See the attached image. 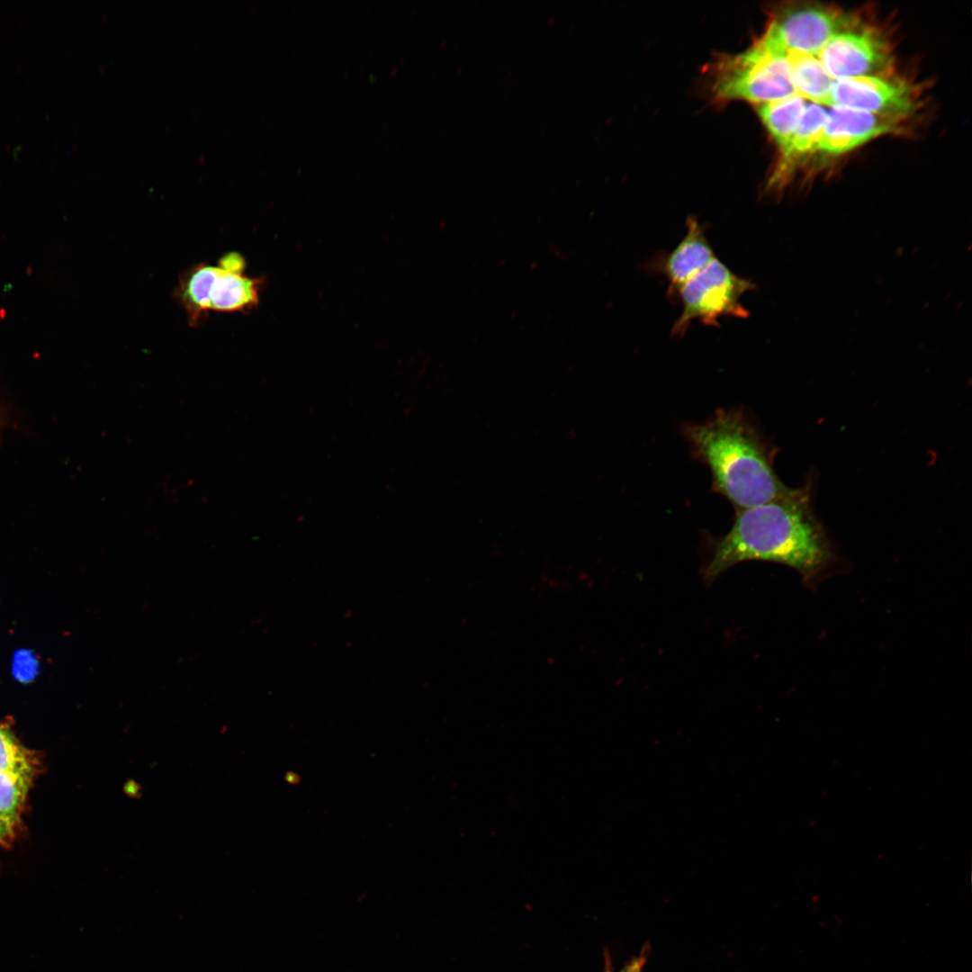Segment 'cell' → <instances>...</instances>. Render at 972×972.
<instances>
[{"label": "cell", "instance_id": "obj_2", "mask_svg": "<svg viewBox=\"0 0 972 972\" xmlns=\"http://www.w3.org/2000/svg\"><path fill=\"white\" fill-rule=\"evenodd\" d=\"M681 434L693 456L708 467L712 490L726 498L735 511L791 490L777 475L770 446L742 407L719 409L704 421L686 423Z\"/></svg>", "mask_w": 972, "mask_h": 972}, {"label": "cell", "instance_id": "obj_12", "mask_svg": "<svg viewBox=\"0 0 972 972\" xmlns=\"http://www.w3.org/2000/svg\"><path fill=\"white\" fill-rule=\"evenodd\" d=\"M790 79L795 92L810 103L825 105L834 79L816 56L788 51Z\"/></svg>", "mask_w": 972, "mask_h": 972}, {"label": "cell", "instance_id": "obj_6", "mask_svg": "<svg viewBox=\"0 0 972 972\" xmlns=\"http://www.w3.org/2000/svg\"><path fill=\"white\" fill-rule=\"evenodd\" d=\"M855 23L850 15L833 7L791 5L775 14L763 36L786 51L816 56L834 35Z\"/></svg>", "mask_w": 972, "mask_h": 972}, {"label": "cell", "instance_id": "obj_19", "mask_svg": "<svg viewBox=\"0 0 972 972\" xmlns=\"http://www.w3.org/2000/svg\"><path fill=\"white\" fill-rule=\"evenodd\" d=\"M0 826H1V827H2V828H3L4 830V831H5V832H6L7 834H8V832H9L10 831H9V830H8V829H7V828L5 827V825H4V824H3V823H2L1 821H0Z\"/></svg>", "mask_w": 972, "mask_h": 972}, {"label": "cell", "instance_id": "obj_14", "mask_svg": "<svg viewBox=\"0 0 972 972\" xmlns=\"http://www.w3.org/2000/svg\"><path fill=\"white\" fill-rule=\"evenodd\" d=\"M31 775L0 771V821L10 831L25 799Z\"/></svg>", "mask_w": 972, "mask_h": 972}, {"label": "cell", "instance_id": "obj_17", "mask_svg": "<svg viewBox=\"0 0 972 972\" xmlns=\"http://www.w3.org/2000/svg\"><path fill=\"white\" fill-rule=\"evenodd\" d=\"M649 946L646 944L643 947L638 955L631 958L618 971H614L610 955L608 950L605 951V969L604 972H643V969L647 961L649 955Z\"/></svg>", "mask_w": 972, "mask_h": 972}, {"label": "cell", "instance_id": "obj_1", "mask_svg": "<svg viewBox=\"0 0 972 972\" xmlns=\"http://www.w3.org/2000/svg\"><path fill=\"white\" fill-rule=\"evenodd\" d=\"M830 542L811 507L806 487L736 511L730 530L716 538L705 578L713 580L744 561L782 563L814 581L832 559Z\"/></svg>", "mask_w": 972, "mask_h": 972}, {"label": "cell", "instance_id": "obj_15", "mask_svg": "<svg viewBox=\"0 0 972 972\" xmlns=\"http://www.w3.org/2000/svg\"><path fill=\"white\" fill-rule=\"evenodd\" d=\"M0 771L30 774L32 762L24 750L7 727L0 725Z\"/></svg>", "mask_w": 972, "mask_h": 972}, {"label": "cell", "instance_id": "obj_9", "mask_svg": "<svg viewBox=\"0 0 972 972\" xmlns=\"http://www.w3.org/2000/svg\"><path fill=\"white\" fill-rule=\"evenodd\" d=\"M901 120L890 115L830 108L817 152L832 157L847 153L875 138L894 132Z\"/></svg>", "mask_w": 972, "mask_h": 972}, {"label": "cell", "instance_id": "obj_5", "mask_svg": "<svg viewBox=\"0 0 972 972\" xmlns=\"http://www.w3.org/2000/svg\"><path fill=\"white\" fill-rule=\"evenodd\" d=\"M754 289L751 280L734 274L716 258L680 289L677 298L682 310L673 323L671 336L682 338L694 320L718 327L723 317L748 318L749 310L741 299Z\"/></svg>", "mask_w": 972, "mask_h": 972}, {"label": "cell", "instance_id": "obj_8", "mask_svg": "<svg viewBox=\"0 0 972 972\" xmlns=\"http://www.w3.org/2000/svg\"><path fill=\"white\" fill-rule=\"evenodd\" d=\"M825 105L903 118L914 108V94L899 80L876 76L834 80Z\"/></svg>", "mask_w": 972, "mask_h": 972}, {"label": "cell", "instance_id": "obj_16", "mask_svg": "<svg viewBox=\"0 0 972 972\" xmlns=\"http://www.w3.org/2000/svg\"><path fill=\"white\" fill-rule=\"evenodd\" d=\"M14 675L21 682L32 681L38 671L36 657L26 650L17 652L14 658Z\"/></svg>", "mask_w": 972, "mask_h": 972}, {"label": "cell", "instance_id": "obj_3", "mask_svg": "<svg viewBox=\"0 0 972 972\" xmlns=\"http://www.w3.org/2000/svg\"><path fill=\"white\" fill-rule=\"evenodd\" d=\"M714 92L720 100L762 104L795 94L788 51L761 36L747 50L716 65Z\"/></svg>", "mask_w": 972, "mask_h": 972}, {"label": "cell", "instance_id": "obj_7", "mask_svg": "<svg viewBox=\"0 0 972 972\" xmlns=\"http://www.w3.org/2000/svg\"><path fill=\"white\" fill-rule=\"evenodd\" d=\"M816 57L834 80L881 76L891 66L886 40L874 31L866 29L851 28L837 33Z\"/></svg>", "mask_w": 972, "mask_h": 972}, {"label": "cell", "instance_id": "obj_10", "mask_svg": "<svg viewBox=\"0 0 972 972\" xmlns=\"http://www.w3.org/2000/svg\"><path fill=\"white\" fill-rule=\"evenodd\" d=\"M686 228L683 238L657 265L668 280L670 299L677 298L680 289L716 258L706 238L705 225L689 216Z\"/></svg>", "mask_w": 972, "mask_h": 972}, {"label": "cell", "instance_id": "obj_13", "mask_svg": "<svg viewBox=\"0 0 972 972\" xmlns=\"http://www.w3.org/2000/svg\"><path fill=\"white\" fill-rule=\"evenodd\" d=\"M807 101L796 93L757 105L758 114L772 139L783 149L796 130Z\"/></svg>", "mask_w": 972, "mask_h": 972}, {"label": "cell", "instance_id": "obj_11", "mask_svg": "<svg viewBox=\"0 0 972 972\" xmlns=\"http://www.w3.org/2000/svg\"><path fill=\"white\" fill-rule=\"evenodd\" d=\"M828 110L824 105L807 103L799 123L787 146L779 151V166L768 183V189L780 191L786 184V176L794 164L806 156L817 152L822 140Z\"/></svg>", "mask_w": 972, "mask_h": 972}, {"label": "cell", "instance_id": "obj_4", "mask_svg": "<svg viewBox=\"0 0 972 972\" xmlns=\"http://www.w3.org/2000/svg\"><path fill=\"white\" fill-rule=\"evenodd\" d=\"M260 281L244 271L204 263L180 275L175 296L184 310L188 323L201 325L208 311L238 312L251 310L259 302Z\"/></svg>", "mask_w": 972, "mask_h": 972}, {"label": "cell", "instance_id": "obj_18", "mask_svg": "<svg viewBox=\"0 0 972 972\" xmlns=\"http://www.w3.org/2000/svg\"><path fill=\"white\" fill-rule=\"evenodd\" d=\"M6 835H7V833L5 832V831L0 826V840L2 838L5 837Z\"/></svg>", "mask_w": 972, "mask_h": 972}]
</instances>
